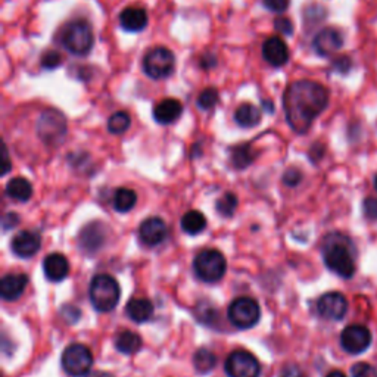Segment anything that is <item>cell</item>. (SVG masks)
I'll return each mask as SVG.
<instances>
[{"mask_svg": "<svg viewBox=\"0 0 377 377\" xmlns=\"http://www.w3.org/2000/svg\"><path fill=\"white\" fill-rule=\"evenodd\" d=\"M43 271L48 280L62 282L70 273L68 260L62 254H51L43 261Z\"/></svg>", "mask_w": 377, "mask_h": 377, "instance_id": "obj_19", "label": "cell"}, {"mask_svg": "<svg viewBox=\"0 0 377 377\" xmlns=\"http://www.w3.org/2000/svg\"><path fill=\"white\" fill-rule=\"evenodd\" d=\"M183 114V105L177 99H164L158 102L154 108V120L158 124H173Z\"/></svg>", "mask_w": 377, "mask_h": 377, "instance_id": "obj_17", "label": "cell"}, {"mask_svg": "<svg viewBox=\"0 0 377 377\" xmlns=\"http://www.w3.org/2000/svg\"><path fill=\"white\" fill-rule=\"evenodd\" d=\"M235 121L242 129H254L261 122V111L253 103H242L235 111Z\"/></svg>", "mask_w": 377, "mask_h": 377, "instance_id": "obj_22", "label": "cell"}, {"mask_svg": "<svg viewBox=\"0 0 377 377\" xmlns=\"http://www.w3.org/2000/svg\"><path fill=\"white\" fill-rule=\"evenodd\" d=\"M262 58L275 68H280L286 65L289 60L287 45L280 37H276V36L267 38L262 45Z\"/></svg>", "mask_w": 377, "mask_h": 377, "instance_id": "obj_14", "label": "cell"}, {"mask_svg": "<svg viewBox=\"0 0 377 377\" xmlns=\"http://www.w3.org/2000/svg\"><path fill=\"white\" fill-rule=\"evenodd\" d=\"M363 209H364V216L368 220H377V199L367 198L363 203Z\"/></svg>", "mask_w": 377, "mask_h": 377, "instance_id": "obj_39", "label": "cell"}, {"mask_svg": "<svg viewBox=\"0 0 377 377\" xmlns=\"http://www.w3.org/2000/svg\"><path fill=\"white\" fill-rule=\"evenodd\" d=\"M225 371L230 377H260L261 366L255 355L248 351H235L225 360Z\"/></svg>", "mask_w": 377, "mask_h": 377, "instance_id": "obj_10", "label": "cell"}, {"mask_svg": "<svg viewBox=\"0 0 377 377\" xmlns=\"http://www.w3.org/2000/svg\"><path fill=\"white\" fill-rule=\"evenodd\" d=\"M314 51L320 56H330L336 53L344 46V36L339 30L333 27H326L317 33L312 41Z\"/></svg>", "mask_w": 377, "mask_h": 377, "instance_id": "obj_13", "label": "cell"}, {"mask_svg": "<svg viewBox=\"0 0 377 377\" xmlns=\"http://www.w3.org/2000/svg\"><path fill=\"white\" fill-rule=\"evenodd\" d=\"M323 260L330 271L344 279H351L355 273L354 250L351 242L342 235H330L324 240Z\"/></svg>", "mask_w": 377, "mask_h": 377, "instance_id": "obj_2", "label": "cell"}, {"mask_svg": "<svg viewBox=\"0 0 377 377\" xmlns=\"http://www.w3.org/2000/svg\"><path fill=\"white\" fill-rule=\"evenodd\" d=\"M331 68L336 71V73H342V74H346L349 73L351 70V59L346 58V56H341L338 59H334L333 60V64H331Z\"/></svg>", "mask_w": 377, "mask_h": 377, "instance_id": "obj_40", "label": "cell"}, {"mask_svg": "<svg viewBox=\"0 0 377 377\" xmlns=\"http://www.w3.org/2000/svg\"><path fill=\"white\" fill-rule=\"evenodd\" d=\"M217 364V357L216 354H213L209 349H199L195 357H193V366L198 373L206 374L211 371Z\"/></svg>", "mask_w": 377, "mask_h": 377, "instance_id": "obj_29", "label": "cell"}, {"mask_svg": "<svg viewBox=\"0 0 377 377\" xmlns=\"http://www.w3.org/2000/svg\"><path fill=\"white\" fill-rule=\"evenodd\" d=\"M40 245H41V238L38 233L31 232V230H24V232H19L12 239L11 248L16 257L30 258L40 249Z\"/></svg>", "mask_w": 377, "mask_h": 377, "instance_id": "obj_15", "label": "cell"}, {"mask_svg": "<svg viewBox=\"0 0 377 377\" xmlns=\"http://www.w3.org/2000/svg\"><path fill=\"white\" fill-rule=\"evenodd\" d=\"M143 70L154 80L169 78L176 70V56L169 48H155L143 58Z\"/></svg>", "mask_w": 377, "mask_h": 377, "instance_id": "obj_7", "label": "cell"}, {"mask_svg": "<svg viewBox=\"0 0 377 377\" xmlns=\"http://www.w3.org/2000/svg\"><path fill=\"white\" fill-rule=\"evenodd\" d=\"M280 377H302V373L297 366H287L282 370Z\"/></svg>", "mask_w": 377, "mask_h": 377, "instance_id": "obj_42", "label": "cell"}, {"mask_svg": "<svg viewBox=\"0 0 377 377\" xmlns=\"http://www.w3.org/2000/svg\"><path fill=\"white\" fill-rule=\"evenodd\" d=\"M18 223H19V217L16 214H12V213L6 214L5 218H4V228L9 230V228L15 227Z\"/></svg>", "mask_w": 377, "mask_h": 377, "instance_id": "obj_43", "label": "cell"}, {"mask_svg": "<svg viewBox=\"0 0 377 377\" xmlns=\"http://www.w3.org/2000/svg\"><path fill=\"white\" fill-rule=\"evenodd\" d=\"M264 6L271 11V12H276V14H283L286 12V9L290 5V0H262Z\"/></svg>", "mask_w": 377, "mask_h": 377, "instance_id": "obj_36", "label": "cell"}, {"mask_svg": "<svg viewBox=\"0 0 377 377\" xmlns=\"http://www.w3.org/2000/svg\"><path fill=\"white\" fill-rule=\"evenodd\" d=\"M28 285V277L24 275H6L0 283V295L5 301H15L23 295Z\"/></svg>", "mask_w": 377, "mask_h": 377, "instance_id": "obj_20", "label": "cell"}, {"mask_svg": "<svg viewBox=\"0 0 377 377\" xmlns=\"http://www.w3.org/2000/svg\"><path fill=\"white\" fill-rule=\"evenodd\" d=\"M93 377H114V376L110 373H96Z\"/></svg>", "mask_w": 377, "mask_h": 377, "instance_id": "obj_47", "label": "cell"}, {"mask_svg": "<svg viewBox=\"0 0 377 377\" xmlns=\"http://www.w3.org/2000/svg\"><path fill=\"white\" fill-rule=\"evenodd\" d=\"M371 331L361 324H351L341 334L342 348L349 354H361L371 344Z\"/></svg>", "mask_w": 377, "mask_h": 377, "instance_id": "obj_11", "label": "cell"}, {"mask_svg": "<svg viewBox=\"0 0 377 377\" xmlns=\"http://www.w3.org/2000/svg\"><path fill=\"white\" fill-rule=\"evenodd\" d=\"M352 377H377V371L374 367H371L367 363H359L355 364L351 370Z\"/></svg>", "mask_w": 377, "mask_h": 377, "instance_id": "obj_34", "label": "cell"}, {"mask_svg": "<svg viewBox=\"0 0 377 377\" xmlns=\"http://www.w3.org/2000/svg\"><path fill=\"white\" fill-rule=\"evenodd\" d=\"M6 195L15 201L26 202L33 195V186L23 177H15L6 186Z\"/></svg>", "mask_w": 377, "mask_h": 377, "instance_id": "obj_24", "label": "cell"}, {"mask_svg": "<svg viewBox=\"0 0 377 377\" xmlns=\"http://www.w3.org/2000/svg\"><path fill=\"white\" fill-rule=\"evenodd\" d=\"M374 186H376V191H377V177H376V180H374Z\"/></svg>", "mask_w": 377, "mask_h": 377, "instance_id": "obj_48", "label": "cell"}, {"mask_svg": "<svg viewBox=\"0 0 377 377\" xmlns=\"http://www.w3.org/2000/svg\"><path fill=\"white\" fill-rule=\"evenodd\" d=\"M60 312H62V316L65 317V320L68 323H75L80 319V311L75 307H73V305H65L64 308H62Z\"/></svg>", "mask_w": 377, "mask_h": 377, "instance_id": "obj_41", "label": "cell"}, {"mask_svg": "<svg viewBox=\"0 0 377 377\" xmlns=\"http://www.w3.org/2000/svg\"><path fill=\"white\" fill-rule=\"evenodd\" d=\"M238 208V198L235 193H225L217 201V211L223 217H232Z\"/></svg>", "mask_w": 377, "mask_h": 377, "instance_id": "obj_32", "label": "cell"}, {"mask_svg": "<svg viewBox=\"0 0 377 377\" xmlns=\"http://www.w3.org/2000/svg\"><path fill=\"white\" fill-rule=\"evenodd\" d=\"M206 227V218L199 211H188L181 218V228L187 235H199Z\"/></svg>", "mask_w": 377, "mask_h": 377, "instance_id": "obj_26", "label": "cell"}, {"mask_svg": "<svg viewBox=\"0 0 377 377\" xmlns=\"http://www.w3.org/2000/svg\"><path fill=\"white\" fill-rule=\"evenodd\" d=\"M220 100V93L216 87H206L205 90H202L196 99V105L198 108L203 110V111H209L213 110L216 105Z\"/></svg>", "mask_w": 377, "mask_h": 377, "instance_id": "obj_31", "label": "cell"}, {"mask_svg": "<svg viewBox=\"0 0 377 377\" xmlns=\"http://www.w3.org/2000/svg\"><path fill=\"white\" fill-rule=\"evenodd\" d=\"M115 348L121 354H134L142 348V338L137 333L130 331V330H122L117 334L115 339Z\"/></svg>", "mask_w": 377, "mask_h": 377, "instance_id": "obj_25", "label": "cell"}, {"mask_svg": "<svg viewBox=\"0 0 377 377\" xmlns=\"http://www.w3.org/2000/svg\"><path fill=\"white\" fill-rule=\"evenodd\" d=\"M36 130L45 144L58 146L67 136V118L60 111L48 108L40 114Z\"/></svg>", "mask_w": 377, "mask_h": 377, "instance_id": "obj_4", "label": "cell"}, {"mask_svg": "<svg viewBox=\"0 0 377 377\" xmlns=\"http://www.w3.org/2000/svg\"><path fill=\"white\" fill-rule=\"evenodd\" d=\"M262 107H264V110H265L268 114L275 112V103H273V100L264 99V100H262Z\"/></svg>", "mask_w": 377, "mask_h": 377, "instance_id": "obj_44", "label": "cell"}, {"mask_svg": "<svg viewBox=\"0 0 377 377\" xmlns=\"http://www.w3.org/2000/svg\"><path fill=\"white\" fill-rule=\"evenodd\" d=\"M257 154L254 152L253 146L250 144H239L232 151V162L238 170L246 169L248 165L254 162Z\"/></svg>", "mask_w": 377, "mask_h": 377, "instance_id": "obj_27", "label": "cell"}, {"mask_svg": "<svg viewBox=\"0 0 377 377\" xmlns=\"http://www.w3.org/2000/svg\"><path fill=\"white\" fill-rule=\"evenodd\" d=\"M326 377H346V376L339 370H334V371H330Z\"/></svg>", "mask_w": 377, "mask_h": 377, "instance_id": "obj_46", "label": "cell"}, {"mask_svg": "<svg viewBox=\"0 0 377 377\" xmlns=\"http://www.w3.org/2000/svg\"><path fill=\"white\" fill-rule=\"evenodd\" d=\"M193 270L202 282L216 283L224 277L227 262L220 250L206 249L195 258Z\"/></svg>", "mask_w": 377, "mask_h": 377, "instance_id": "obj_6", "label": "cell"}, {"mask_svg": "<svg viewBox=\"0 0 377 377\" xmlns=\"http://www.w3.org/2000/svg\"><path fill=\"white\" fill-rule=\"evenodd\" d=\"M4 156H5V169H4V174H6V173L11 170V162H9V156H8V149H6V146H5V149H4Z\"/></svg>", "mask_w": 377, "mask_h": 377, "instance_id": "obj_45", "label": "cell"}, {"mask_svg": "<svg viewBox=\"0 0 377 377\" xmlns=\"http://www.w3.org/2000/svg\"><path fill=\"white\" fill-rule=\"evenodd\" d=\"M121 297L117 280L108 275H99L90 283V301L99 312L112 311Z\"/></svg>", "mask_w": 377, "mask_h": 377, "instance_id": "obj_5", "label": "cell"}, {"mask_svg": "<svg viewBox=\"0 0 377 377\" xmlns=\"http://www.w3.org/2000/svg\"><path fill=\"white\" fill-rule=\"evenodd\" d=\"M329 105V90L317 81L299 80L287 86L283 108L290 129L304 134Z\"/></svg>", "mask_w": 377, "mask_h": 377, "instance_id": "obj_1", "label": "cell"}, {"mask_svg": "<svg viewBox=\"0 0 377 377\" xmlns=\"http://www.w3.org/2000/svg\"><path fill=\"white\" fill-rule=\"evenodd\" d=\"M317 311L323 319L339 322L348 311V301L339 292H329L319 299Z\"/></svg>", "mask_w": 377, "mask_h": 377, "instance_id": "obj_12", "label": "cell"}, {"mask_svg": "<svg viewBox=\"0 0 377 377\" xmlns=\"http://www.w3.org/2000/svg\"><path fill=\"white\" fill-rule=\"evenodd\" d=\"M105 242V228L99 223H92L90 225L83 228L80 235L81 249H85L86 253H96V250Z\"/></svg>", "mask_w": 377, "mask_h": 377, "instance_id": "obj_21", "label": "cell"}, {"mask_svg": "<svg viewBox=\"0 0 377 377\" xmlns=\"http://www.w3.org/2000/svg\"><path fill=\"white\" fill-rule=\"evenodd\" d=\"M125 312H127V316L133 322L144 323V322H148L152 317L154 305L148 299L134 298V299H132L127 304V307H125Z\"/></svg>", "mask_w": 377, "mask_h": 377, "instance_id": "obj_23", "label": "cell"}, {"mask_svg": "<svg viewBox=\"0 0 377 377\" xmlns=\"http://www.w3.org/2000/svg\"><path fill=\"white\" fill-rule=\"evenodd\" d=\"M227 316L228 320L238 329H250L258 323L261 317V309L253 298L242 297L235 299L232 305L228 307Z\"/></svg>", "mask_w": 377, "mask_h": 377, "instance_id": "obj_9", "label": "cell"}, {"mask_svg": "<svg viewBox=\"0 0 377 377\" xmlns=\"http://www.w3.org/2000/svg\"><path fill=\"white\" fill-rule=\"evenodd\" d=\"M132 124V118L127 112L124 111H120V112H115L110 117L108 120V130L110 133L112 134H122L129 130Z\"/></svg>", "mask_w": 377, "mask_h": 377, "instance_id": "obj_30", "label": "cell"}, {"mask_svg": "<svg viewBox=\"0 0 377 377\" xmlns=\"http://www.w3.org/2000/svg\"><path fill=\"white\" fill-rule=\"evenodd\" d=\"M275 30L283 36H292L293 34L292 21L286 16H277L275 19Z\"/></svg>", "mask_w": 377, "mask_h": 377, "instance_id": "obj_35", "label": "cell"}, {"mask_svg": "<svg viewBox=\"0 0 377 377\" xmlns=\"http://www.w3.org/2000/svg\"><path fill=\"white\" fill-rule=\"evenodd\" d=\"M199 65L202 70H213L217 67V56L213 52H205L199 58Z\"/></svg>", "mask_w": 377, "mask_h": 377, "instance_id": "obj_37", "label": "cell"}, {"mask_svg": "<svg viewBox=\"0 0 377 377\" xmlns=\"http://www.w3.org/2000/svg\"><path fill=\"white\" fill-rule=\"evenodd\" d=\"M301 180H302V174H301V171H298L295 169H290L283 174V183L286 186H290V187L298 186L301 183Z\"/></svg>", "mask_w": 377, "mask_h": 377, "instance_id": "obj_38", "label": "cell"}, {"mask_svg": "<svg viewBox=\"0 0 377 377\" xmlns=\"http://www.w3.org/2000/svg\"><path fill=\"white\" fill-rule=\"evenodd\" d=\"M137 196L134 191L127 187H121L114 195V206L118 213H129L130 209L136 205Z\"/></svg>", "mask_w": 377, "mask_h": 377, "instance_id": "obj_28", "label": "cell"}, {"mask_svg": "<svg viewBox=\"0 0 377 377\" xmlns=\"http://www.w3.org/2000/svg\"><path fill=\"white\" fill-rule=\"evenodd\" d=\"M148 21H149L148 14H146V11L142 8L130 6V8H125L120 14V26L125 31L139 33L146 28V26H148Z\"/></svg>", "mask_w": 377, "mask_h": 377, "instance_id": "obj_18", "label": "cell"}, {"mask_svg": "<svg viewBox=\"0 0 377 377\" xmlns=\"http://www.w3.org/2000/svg\"><path fill=\"white\" fill-rule=\"evenodd\" d=\"M62 64V56L56 51H48L41 56V67L48 71L58 68Z\"/></svg>", "mask_w": 377, "mask_h": 377, "instance_id": "obj_33", "label": "cell"}, {"mask_svg": "<svg viewBox=\"0 0 377 377\" xmlns=\"http://www.w3.org/2000/svg\"><path fill=\"white\" fill-rule=\"evenodd\" d=\"M58 41L70 53L75 56H86L95 45L92 26L85 19H74L59 30Z\"/></svg>", "mask_w": 377, "mask_h": 377, "instance_id": "obj_3", "label": "cell"}, {"mask_svg": "<svg viewBox=\"0 0 377 377\" xmlns=\"http://www.w3.org/2000/svg\"><path fill=\"white\" fill-rule=\"evenodd\" d=\"M62 368L70 376L81 377L90 371L93 366V355L90 349L81 344L70 345L62 354Z\"/></svg>", "mask_w": 377, "mask_h": 377, "instance_id": "obj_8", "label": "cell"}, {"mask_svg": "<svg viewBox=\"0 0 377 377\" xmlns=\"http://www.w3.org/2000/svg\"><path fill=\"white\" fill-rule=\"evenodd\" d=\"M139 238L146 246H156L166 238V225L161 218L151 217L140 224Z\"/></svg>", "mask_w": 377, "mask_h": 377, "instance_id": "obj_16", "label": "cell"}]
</instances>
